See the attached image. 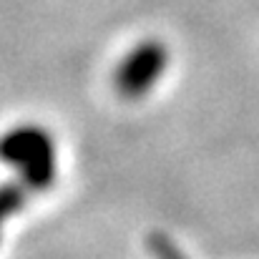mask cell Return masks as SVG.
Wrapping results in <instances>:
<instances>
[{
	"instance_id": "obj_1",
	"label": "cell",
	"mask_w": 259,
	"mask_h": 259,
	"mask_svg": "<svg viewBox=\"0 0 259 259\" xmlns=\"http://www.w3.org/2000/svg\"><path fill=\"white\" fill-rule=\"evenodd\" d=\"M0 156L5 161H15L20 166H30L33 171H46L51 169V141L43 131L38 128H15L0 141Z\"/></svg>"
},
{
	"instance_id": "obj_2",
	"label": "cell",
	"mask_w": 259,
	"mask_h": 259,
	"mask_svg": "<svg viewBox=\"0 0 259 259\" xmlns=\"http://www.w3.org/2000/svg\"><path fill=\"white\" fill-rule=\"evenodd\" d=\"M161 63H164V53L159 46H141L123 61L118 71V86L126 93H139L149 88L151 81L156 78Z\"/></svg>"
}]
</instances>
